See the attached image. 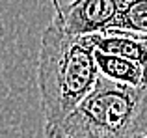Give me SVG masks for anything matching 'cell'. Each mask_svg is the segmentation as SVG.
<instances>
[{
  "mask_svg": "<svg viewBox=\"0 0 147 138\" xmlns=\"http://www.w3.org/2000/svg\"><path fill=\"white\" fill-rule=\"evenodd\" d=\"M41 34L37 88L43 112V138H58L67 116L91 93L99 80L95 49L88 36H75L63 24L60 0Z\"/></svg>",
  "mask_w": 147,
  "mask_h": 138,
  "instance_id": "obj_1",
  "label": "cell"
},
{
  "mask_svg": "<svg viewBox=\"0 0 147 138\" xmlns=\"http://www.w3.org/2000/svg\"><path fill=\"white\" fill-rule=\"evenodd\" d=\"M147 133V88L99 76L91 93L67 116L58 138H142Z\"/></svg>",
  "mask_w": 147,
  "mask_h": 138,
  "instance_id": "obj_2",
  "label": "cell"
},
{
  "mask_svg": "<svg viewBox=\"0 0 147 138\" xmlns=\"http://www.w3.org/2000/svg\"><path fill=\"white\" fill-rule=\"evenodd\" d=\"M121 9V0H71L61 6L63 24L75 36L110 32Z\"/></svg>",
  "mask_w": 147,
  "mask_h": 138,
  "instance_id": "obj_3",
  "label": "cell"
},
{
  "mask_svg": "<svg viewBox=\"0 0 147 138\" xmlns=\"http://www.w3.org/2000/svg\"><path fill=\"white\" fill-rule=\"evenodd\" d=\"M95 51L112 56L132 60L147 69V36L136 34H123V32H108L88 36Z\"/></svg>",
  "mask_w": 147,
  "mask_h": 138,
  "instance_id": "obj_4",
  "label": "cell"
},
{
  "mask_svg": "<svg viewBox=\"0 0 147 138\" xmlns=\"http://www.w3.org/2000/svg\"><path fill=\"white\" fill-rule=\"evenodd\" d=\"M95 64L102 78L123 84V86L147 88V69L132 60L95 51Z\"/></svg>",
  "mask_w": 147,
  "mask_h": 138,
  "instance_id": "obj_5",
  "label": "cell"
},
{
  "mask_svg": "<svg viewBox=\"0 0 147 138\" xmlns=\"http://www.w3.org/2000/svg\"><path fill=\"white\" fill-rule=\"evenodd\" d=\"M110 32L147 36V0H129L121 7Z\"/></svg>",
  "mask_w": 147,
  "mask_h": 138,
  "instance_id": "obj_6",
  "label": "cell"
},
{
  "mask_svg": "<svg viewBox=\"0 0 147 138\" xmlns=\"http://www.w3.org/2000/svg\"><path fill=\"white\" fill-rule=\"evenodd\" d=\"M142 138H147V133H145V135H144V136H142Z\"/></svg>",
  "mask_w": 147,
  "mask_h": 138,
  "instance_id": "obj_7",
  "label": "cell"
}]
</instances>
